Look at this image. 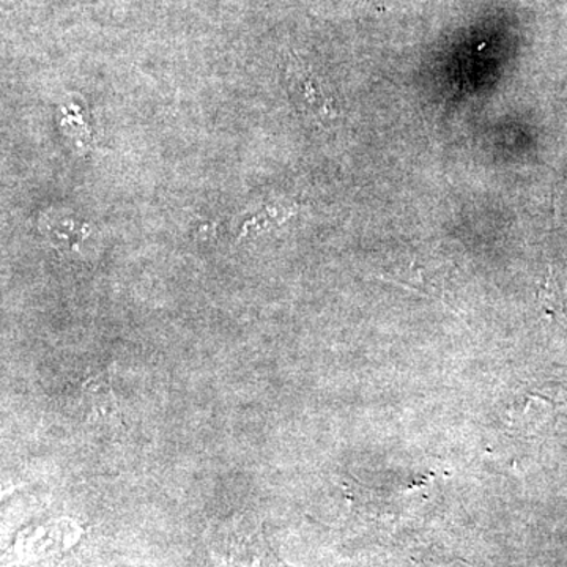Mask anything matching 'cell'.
Returning <instances> with one entry per match:
<instances>
[{
	"label": "cell",
	"instance_id": "6da1fadb",
	"mask_svg": "<svg viewBox=\"0 0 567 567\" xmlns=\"http://www.w3.org/2000/svg\"><path fill=\"white\" fill-rule=\"evenodd\" d=\"M289 92L297 111L308 121L323 123L336 117L333 99L323 84L317 81L311 71L293 69L289 71Z\"/></svg>",
	"mask_w": 567,
	"mask_h": 567
},
{
	"label": "cell",
	"instance_id": "7a4b0ae2",
	"mask_svg": "<svg viewBox=\"0 0 567 567\" xmlns=\"http://www.w3.org/2000/svg\"><path fill=\"white\" fill-rule=\"evenodd\" d=\"M85 402L95 417H118L121 410L115 404L114 394L106 377L99 375L87 380L84 385Z\"/></svg>",
	"mask_w": 567,
	"mask_h": 567
}]
</instances>
